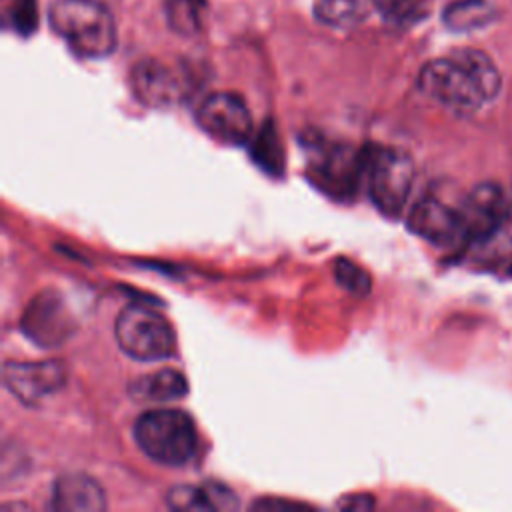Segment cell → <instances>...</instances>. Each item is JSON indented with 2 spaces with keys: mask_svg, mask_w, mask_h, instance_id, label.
I'll return each instance as SVG.
<instances>
[{
  "mask_svg": "<svg viewBox=\"0 0 512 512\" xmlns=\"http://www.w3.org/2000/svg\"><path fill=\"white\" fill-rule=\"evenodd\" d=\"M504 210H506L504 192L496 182L476 184L460 206L466 238L474 242H480L482 238H486L500 222Z\"/></svg>",
  "mask_w": 512,
  "mask_h": 512,
  "instance_id": "cell-11",
  "label": "cell"
},
{
  "mask_svg": "<svg viewBox=\"0 0 512 512\" xmlns=\"http://www.w3.org/2000/svg\"><path fill=\"white\" fill-rule=\"evenodd\" d=\"M408 228L422 240L440 248H450L468 240L460 208H454L432 194L422 196L412 206L408 214Z\"/></svg>",
  "mask_w": 512,
  "mask_h": 512,
  "instance_id": "cell-7",
  "label": "cell"
},
{
  "mask_svg": "<svg viewBox=\"0 0 512 512\" xmlns=\"http://www.w3.org/2000/svg\"><path fill=\"white\" fill-rule=\"evenodd\" d=\"M204 0H164L170 26L180 34H194L200 26Z\"/></svg>",
  "mask_w": 512,
  "mask_h": 512,
  "instance_id": "cell-17",
  "label": "cell"
},
{
  "mask_svg": "<svg viewBox=\"0 0 512 512\" xmlns=\"http://www.w3.org/2000/svg\"><path fill=\"white\" fill-rule=\"evenodd\" d=\"M130 88L134 96L152 108H164L178 100L180 84L176 74L154 58H144L130 72Z\"/></svg>",
  "mask_w": 512,
  "mask_h": 512,
  "instance_id": "cell-12",
  "label": "cell"
},
{
  "mask_svg": "<svg viewBox=\"0 0 512 512\" xmlns=\"http://www.w3.org/2000/svg\"><path fill=\"white\" fill-rule=\"evenodd\" d=\"M380 14L392 24H414L426 16L424 0H376Z\"/></svg>",
  "mask_w": 512,
  "mask_h": 512,
  "instance_id": "cell-19",
  "label": "cell"
},
{
  "mask_svg": "<svg viewBox=\"0 0 512 512\" xmlns=\"http://www.w3.org/2000/svg\"><path fill=\"white\" fill-rule=\"evenodd\" d=\"M166 502L172 510H186V512L214 510L204 486H188V484L174 486L166 494Z\"/></svg>",
  "mask_w": 512,
  "mask_h": 512,
  "instance_id": "cell-21",
  "label": "cell"
},
{
  "mask_svg": "<svg viewBox=\"0 0 512 512\" xmlns=\"http://www.w3.org/2000/svg\"><path fill=\"white\" fill-rule=\"evenodd\" d=\"M196 122L202 132L226 146H242L254 136L252 114L234 92L208 94L196 110Z\"/></svg>",
  "mask_w": 512,
  "mask_h": 512,
  "instance_id": "cell-6",
  "label": "cell"
},
{
  "mask_svg": "<svg viewBox=\"0 0 512 512\" xmlns=\"http://www.w3.org/2000/svg\"><path fill=\"white\" fill-rule=\"evenodd\" d=\"M52 30L82 58H104L116 48V24L98 0H56L50 8Z\"/></svg>",
  "mask_w": 512,
  "mask_h": 512,
  "instance_id": "cell-2",
  "label": "cell"
},
{
  "mask_svg": "<svg viewBox=\"0 0 512 512\" xmlns=\"http://www.w3.org/2000/svg\"><path fill=\"white\" fill-rule=\"evenodd\" d=\"M50 510L54 512H102L106 496L102 486L86 474H64L52 486Z\"/></svg>",
  "mask_w": 512,
  "mask_h": 512,
  "instance_id": "cell-13",
  "label": "cell"
},
{
  "mask_svg": "<svg viewBox=\"0 0 512 512\" xmlns=\"http://www.w3.org/2000/svg\"><path fill=\"white\" fill-rule=\"evenodd\" d=\"M334 278L338 280L340 286H344L352 294H366L370 290L368 274L346 258H340L334 264Z\"/></svg>",
  "mask_w": 512,
  "mask_h": 512,
  "instance_id": "cell-23",
  "label": "cell"
},
{
  "mask_svg": "<svg viewBox=\"0 0 512 512\" xmlns=\"http://www.w3.org/2000/svg\"><path fill=\"white\" fill-rule=\"evenodd\" d=\"M494 16L496 10L488 0H454L446 6L442 20L450 30L466 32L486 26Z\"/></svg>",
  "mask_w": 512,
  "mask_h": 512,
  "instance_id": "cell-15",
  "label": "cell"
},
{
  "mask_svg": "<svg viewBox=\"0 0 512 512\" xmlns=\"http://www.w3.org/2000/svg\"><path fill=\"white\" fill-rule=\"evenodd\" d=\"M114 336L122 352L140 362H158L176 350V336L168 320L140 304H130L118 314Z\"/></svg>",
  "mask_w": 512,
  "mask_h": 512,
  "instance_id": "cell-5",
  "label": "cell"
},
{
  "mask_svg": "<svg viewBox=\"0 0 512 512\" xmlns=\"http://www.w3.org/2000/svg\"><path fill=\"white\" fill-rule=\"evenodd\" d=\"M22 330L40 346H56L70 334L72 318L54 292H44L30 302L22 318Z\"/></svg>",
  "mask_w": 512,
  "mask_h": 512,
  "instance_id": "cell-10",
  "label": "cell"
},
{
  "mask_svg": "<svg viewBox=\"0 0 512 512\" xmlns=\"http://www.w3.org/2000/svg\"><path fill=\"white\" fill-rule=\"evenodd\" d=\"M250 142L254 144V162H258L266 172L278 174L282 170V146L274 126H262V130L256 136H252Z\"/></svg>",
  "mask_w": 512,
  "mask_h": 512,
  "instance_id": "cell-16",
  "label": "cell"
},
{
  "mask_svg": "<svg viewBox=\"0 0 512 512\" xmlns=\"http://www.w3.org/2000/svg\"><path fill=\"white\" fill-rule=\"evenodd\" d=\"M204 488H206V494H208L214 510H232L238 506L236 496L226 486L216 484V482H206Z\"/></svg>",
  "mask_w": 512,
  "mask_h": 512,
  "instance_id": "cell-24",
  "label": "cell"
},
{
  "mask_svg": "<svg viewBox=\"0 0 512 512\" xmlns=\"http://www.w3.org/2000/svg\"><path fill=\"white\" fill-rule=\"evenodd\" d=\"M312 176L322 190L334 196L354 194L360 180H364V150L356 152L342 144L330 146L314 160Z\"/></svg>",
  "mask_w": 512,
  "mask_h": 512,
  "instance_id": "cell-9",
  "label": "cell"
},
{
  "mask_svg": "<svg viewBox=\"0 0 512 512\" xmlns=\"http://www.w3.org/2000/svg\"><path fill=\"white\" fill-rule=\"evenodd\" d=\"M360 10V0H314V14L326 26L350 24Z\"/></svg>",
  "mask_w": 512,
  "mask_h": 512,
  "instance_id": "cell-20",
  "label": "cell"
},
{
  "mask_svg": "<svg viewBox=\"0 0 512 512\" xmlns=\"http://www.w3.org/2000/svg\"><path fill=\"white\" fill-rule=\"evenodd\" d=\"M338 506L340 508H372L374 502L370 496H352L348 500H342Z\"/></svg>",
  "mask_w": 512,
  "mask_h": 512,
  "instance_id": "cell-25",
  "label": "cell"
},
{
  "mask_svg": "<svg viewBox=\"0 0 512 512\" xmlns=\"http://www.w3.org/2000/svg\"><path fill=\"white\" fill-rule=\"evenodd\" d=\"M488 258L506 260L512 258V204L506 206L496 228L478 242Z\"/></svg>",
  "mask_w": 512,
  "mask_h": 512,
  "instance_id": "cell-18",
  "label": "cell"
},
{
  "mask_svg": "<svg viewBox=\"0 0 512 512\" xmlns=\"http://www.w3.org/2000/svg\"><path fill=\"white\" fill-rule=\"evenodd\" d=\"M500 84L494 62L472 48L430 60L418 74V88L426 96L458 112L478 110L500 92Z\"/></svg>",
  "mask_w": 512,
  "mask_h": 512,
  "instance_id": "cell-1",
  "label": "cell"
},
{
  "mask_svg": "<svg viewBox=\"0 0 512 512\" xmlns=\"http://www.w3.org/2000/svg\"><path fill=\"white\" fill-rule=\"evenodd\" d=\"M364 182L372 204L388 218H398L410 198L414 164L392 146L364 148Z\"/></svg>",
  "mask_w": 512,
  "mask_h": 512,
  "instance_id": "cell-4",
  "label": "cell"
},
{
  "mask_svg": "<svg viewBox=\"0 0 512 512\" xmlns=\"http://www.w3.org/2000/svg\"><path fill=\"white\" fill-rule=\"evenodd\" d=\"M2 376L6 388L24 404H36L54 394L66 378L64 366L56 360L6 362Z\"/></svg>",
  "mask_w": 512,
  "mask_h": 512,
  "instance_id": "cell-8",
  "label": "cell"
},
{
  "mask_svg": "<svg viewBox=\"0 0 512 512\" xmlns=\"http://www.w3.org/2000/svg\"><path fill=\"white\" fill-rule=\"evenodd\" d=\"M128 392L136 402H170L188 394V380L182 372L164 368L136 378Z\"/></svg>",
  "mask_w": 512,
  "mask_h": 512,
  "instance_id": "cell-14",
  "label": "cell"
},
{
  "mask_svg": "<svg viewBox=\"0 0 512 512\" xmlns=\"http://www.w3.org/2000/svg\"><path fill=\"white\" fill-rule=\"evenodd\" d=\"M134 440L150 460L164 466L188 464L198 446L194 420L176 408H158L140 414L134 424Z\"/></svg>",
  "mask_w": 512,
  "mask_h": 512,
  "instance_id": "cell-3",
  "label": "cell"
},
{
  "mask_svg": "<svg viewBox=\"0 0 512 512\" xmlns=\"http://www.w3.org/2000/svg\"><path fill=\"white\" fill-rule=\"evenodd\" d=\"M4 22L20 34L36 30V0H4Z\"/></svg>",
  "mask_w": 512,
  "mask_h": 512,
  "instance_id": "cell-22",
  "label": "cell"
}]
</instances>
